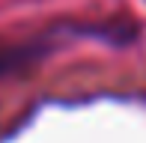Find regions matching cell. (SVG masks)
I'll use <instances>...</instances> for the list:
<instances>
[{"label":"cell","instance_id":"6da1fadb","mask_svg":"<svg viewBox=\"0 0 146 143\" xmlns=\"http://www.w3.org/2000/svg\"><path fill=\"white\" fill-rule=\"evenodd\" d=\"M42 54H45L42 42H27V45H18V48H0V77L21 69V66H27V63H33Z\"/></svg>","mask_w":146,"mask_h":143}]
</instances>
